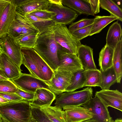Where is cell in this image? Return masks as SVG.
Returning a JSON list of instances; mask_svg holds the SVG:
<instances>
[{
	"label": "cell",
	"mask_w": 122,
	"mask_h": 122,
	"mask_svg": "<svg viewBox=\"0 0 122 122\" xmlns=\"http://www.w3.org/2000/svg\"><path fill=\"white\" fill-rule=\"evenodd\" d=\"M51 122H66L63 115L62 110L51 105L40 107Z\"/></svg>",
	"instance_id": "4316f807"
},
{
	"label": "cell",
	"mask_w": 122,
	"mask_h": 122,
	"mask_svg": "<svg viewBox=\"0 0 122 122\" xmlns=\"http://www.w3.org/2000/svg\"><path fill=\"white\" fill-rule=\"evenodd\" d=\"M62 114L66 122H82L93 117L92 114L87 109L81 106L62 110Z\"/></svg>",
	"instance_id": "9a60e30c"
},
{
	"label": "cell",
	"mask_w": 122,
	"mask_h": 122,
	"mask_svg": "<svg viewBox=\"0 0 122 122\" xmlns=\"http://www.w3.org/2000/svg\"><path fill=\"white\" fill-rule=\"evenodd\" d=\"M48 10L56 14L52 20L55 24H61L66 25L71 24L79 15L74 10L63 6L62 4H56L50 2Z\"/></svg>",
	"instance_id": "9c48e42d"
},
{
	"label": "cell",
	"mask_w": 122,
	"mask_h": 122,
	"mask_svg": "<svg viewBox=\"0 0 122 122\" xmlns=\"http://www.w3.org/2000/svg\"><path fill=\"white\" fill-rule=\"evenodd\" d=\"M3 53L19 67L22 64L21 47L8 34L0 38Z\"/></svg>",
	"instance_id": "30bf717a"
},
{
	"label": "cell",
	"mask_w": 122,
	"mask_h": 122,
	"mask_svg": "<svg viewBox=\"0 0 122 122\" xmlns=\"http://www.w3.org/2000/svg\"><path fill=\"white\" fill-rule=\"evenodd\" d=\"M122 38L114 49L112 64L117 79V82L120 83L122 76Z\"/></svg>",
	"instance_id": "7402d4cb"
},
{
	"label": "cell",
	"mask_w": 122,
	"mask_h": 122,
	"mask_svg": "<svg viewBox=\"0 0 122 122\" xmlns=\"http://www.w3.org/2000/svg\"><path fill=\"white\" fill-rule=\"evenodd\" d=\"M16 18L19 21L22 28L21 35L20 36L39 34L38 30L25 16L22 15L16 12Z\"/></svg>",
	"instance_id": "f1b7e54d"
},
{
	"label": "cell",
	"mask_w": 122,
	"mask_h": 122,
	"mask_svg": "<svg viewBox=\"0 0 122 122\" xmlns=\"http://www.w3.org/2000/svg\"><path fill=\"white\" fill-rule=\"evenodd\" d=\"M30 122H37L32 117Z\"/></svg>",
	"instance_id": "681fc988"
},
{
	"label": "cell",
	"mask_w": 122,
	"mask_h": 122,
	"mask_svg": "<svg viewBox=\"0 0 122 122\" xmlns=\"http://www.w3.org/2000/svg\"><path fill=\"white\" fill-rule=\"evenodd\" d=\"M1 118V117L0 116V119Z\"/></svg>",
	"instance_id": "f5cc1de1"
},
{
	"label": "cell",
	"mask_w": 122,
	"mask_h": 122,
	"mask_svg": "<svg viewBox=\"0 0 122 122\" xmlns=\"http://www.w3.org/2000/svg\"><path fill=\"white\" fill-rule=\"evenodd\" d=\"M100 7L108 11L111 16L122 21V10L112 0H99Z\"/></svg>",
	"instance_id": "83f0119b"
},
{
	"label": "cell",
	"mask_w": 122,
	"mask_h": 122,
	"mask_svg": "<svg viewBox=\"0 0 122 122\" xmlns=\"http://www.w3.org/2000/svg\"><path fill=\"white\" fill-rule=\"evenodd\" d=\"M0 96L6 99L9 102L18 101L24 99L16 93L0 92Z\"/></svg>",
	"instance_id": "8d00e7d4"
},
{
	"label": "cell",
	"mask_w": 122,
	"mask_h": 122,
	"mask_svg": "<svg viewBox=\"0 0 122 122\" xmlns=\"http://www.w3.org/2000/svg\"><path fill=\"white\" fill-rule=\"evenodd\" d=\"M57 55L59 64L57 70L74 72L83 70L77 55L71 53L60 45L58 50Z\"/></svg>",
	"instance_id": "ba28073f"
},
{
	"label": "cell",
	"mask_w": 122,
	"mask_h": 122,
	"mask_svg": "<svg viewBox=\"0 0 122 122\" xmlns=\"http://www.w3.org/2000/svg\"><path fill=\"white\" fill-rule=\"evenodd\" d=\"M18 91L15 93L24 99L32 102L34 98L35 93L25 91L18 87Z\"/></svg>",
	"instance_id": "74e56055"
},
{
	"label": "cell",
	"mask_w": 122,
	"mask_h": 122,
	"mask_svg": "<svg viewBox=\"0 0 122 122\" xmlns=\"http://www.w3.org/2000/svg\"><path fill=\"white\" fill-rule=\"evenodd\" d=\"M0 122H8L6 121L3 119V118H1L0 120Z\"/></svg>",
	"instance_id": "7dc6e473"
},
{
	"label": "cell",
	"mask_w": 122,
	"mask_h": 122,
	"mask_svg": "<svg viewBox=\"0 0 122 122\" xmlns=\"http://www.w3.org/2000/svg\"><path fill=\"white\" fill-rule=\"evenodd\" d=\"M89 35L91 36L100 32L106 26L112 21L117 20V18L110 16H96L94 18Z\"/></svg>",
	"instance_id": "cb8c5ba5"
},
{
	"label": "cell",
	"mask_w": 122,
	"mask_h": 122,
	"mask_svg": "<svg viewBox=\"0 0 122 122\" xmlns=\"http://www.w3.org/2000/svg\"><path fill=\"white\" fill-rule=\"evenodd\" d=\"M28 13L31 15L39 18L51 20L56 15L55 12L48 10H34Z\"/></svg>",
	"instance_id": "e575fe53"
},
{
	"label": "cell",
	"mask_w": 122,
	"mask_h": 122,
	"mask_svg": "<svg viewBox=\"0 0 122 122\" xmlns=\"http://www.w3.org/2000/svg\"><path fill=\"white\" fill-rule=\"evenodd\" d=\"M8 79L0 75V80Z\"/></svg>",
	"instance_id": "bcb514c9"
},
{
	"label": "cell",
	"mask_w": 122,
	"mask_h": 122,
	"mask_svg": "<svg viewBox=\"0 0 122 122\" xmlns=\"http://www.w3.org/2000/svg\"><path fill=\"white\" fill-rule=\"evenodd\" d=\"M114 49L106 44L100 52L99 66L101 71H104L112 66Z\"/></svg>",
	"instance_id": "44dd1931"
},
{
	"label": "cell",
	"mask_w": 122,
	"mask_h": 122,
	"mask_svg": "<svg viewBox=\"0 0 122 122\" xmlns=\"http://www.w3.org/2000/svg\"><path fill=\"white\" fill-rule=\"evenodd\" d=\"M16 16V4L15 0H10L0 17V38L8 34Z\"/></svg>",
	"instance_id": "7c38bea8"
},
{
	"label": "cell",
	"mask_w": 122,
	"mask_h": 122,
	"mask_svg": "<svg viewBox=\"0 0 122 122\" xmlns=\"http://www.w3.org/2000/svg\"><path fill=\"white\" fill-rule=\"evenodd\" d=\"M101 72V81L100 86L102 90H109L112 85L117 82L116 75L113 66L103 72Z\"/></svg>",
	"instance_id": "484cf974"
},
{
	"label": "cell",
	"mask_w": 122,
	"mask_h": 122,
	"mask_svg": "<svg viewBox=\"0 0 122 122\" xmlns=\"http://www.w3.org/2000/svg\"><path fill=\"white\" fill-rule=\"evenodd\" d=\"M0 47H1V42L0 40Z\"/></svg>",
	"instance_id": "816d5d0a"
},
{
	"label": "cell",
	"mask_w": 122,
	"mask_h": 122,
	"mask_svg": "<svg viewBox=\"0 0 122 122\" xmlns=\"http://www.w3.org/2000/svg\"><path fill=\"white\" fill-rule=\"evenodd\" d=\"M22 64L30 74L45 81L51 80L54 72L33 48L21 47Z\"/></svg>",
	"instance_id": "7a4b0ae2"
},
{
	"label": "cell",
	"mask_w": 122,
	"mask_h": 122,
	"mask_svg": "<svg viewBox=\"0 0 122 122\" xmlns=\"http://www.w3.org/2000/svg\"><path fill=\"white\" fill-rule=\"evenodd\" d=\"M92 113L90 119L94 122H113L107 107L96 96L92 98L82 106Z\"/></svg>",
	"instance_id": "52a82bcc"
},
{
	"label": "cell",
	"mask_w": 122,
	"mask_h": 122,
	"mask_svg": "<svg viewBox=\"0 0 122 122\" xmlns=\"http://www.w3.org/2000/svg\"><path fill=\"white\" fill-rule=\"evenodd\" d=\"M0 116L8 122H30L32 117L30 102L23 99L0 105Z\"/></svg>",
	"instance_id": "3957f363"
},
{
	"label": "cell",
	"mask_w": 122,
	"mask_h": 122,
	"mask_svg": "<svg viewBox=\"0 0 122 122\" xmlns=\"http://www.w3.org/2000/svg\"><path fill=\"white\" fill-rule=\"evenodd\" d=\"M86 80L85 70H81L74 72L71 81L64 92L74 91L82 88Z\"/></svg>",
	"instance_id": "603a6c76"
},
{
	"label": "cell",
	"mask_w": 122,
	"mask_h": 122,
	"mask_svg": "<svg viewBox=\"0 0 122 122\" xmlns=\"http://www.w3.org/2000/svg\"><path fill=\"white\" fill-rule=\"evenodd\" d=\"M122 38L120 24L117 21L109 27L106 38V45L113 49Z\"/></svg>",
	"instance_id": "ffe728a7"
},
{
	"label": "cell",
	"mask_w": 122,
	"mask_h": 122,
	"mask_svg": "<svg viewBox=\"0 0 122 122\" xmlns=\"http://www.w3.org/2000/svg\"><path fill=\"white\" fill-rule=\"evenodd\" d=\"M86 81L83 87L99 86L101 81V74L99 70H85Z\"/></svg>",
	"instance_id": "f546056e"
},
{
	"label": "cell",
	"mask_w": 122,
	"mask_h": 122,
	"mask_svg": "<svg viewBox=\"0 0 122 122\" xmlns=\"http://www.w3.org/2000/svg\"><path fill=\"white\" fill-rule=\"evenodd\" d=\"M92 25V24L78 29L71 33L80 41L89 36Z\"/></svg>",
	"instance_id": "d590c367"
},
{
	"label": "cell",
	"mask_w": 122,
	"mask_h": 122,
	"mask_svg": "<svg viewBox=\"0 0 122 122\" xmlns=\"http://www.w3.org/2000/svg\"><path fill=\"white\" fill-rule=\"evenodd\" d=\"M38 34L20 36L15 39L21 47L33 48L35 45Z\"/></svg>",
	"instance_id": "4dcf8cb0"
},
{
	"label": "cell",
	"mask_w": 122,
	"mask_h": 122,
	"mask_svg": "<svg viewBox=\"0 0 122 122\" xmlns=\"http://www.w3.org/2000/svg\"><path fill=\"white\" fill-rule=\"evenodd\" d=\"M52 26L48 31L38 34L33 48L54 72L59 64L57 51L60 45L54 39Z\"/></svg>",
	"instance_id": "6da1fadb"
},
{
	"label": "cell",
	"mask_w": 122,
	"mask_h": 122,
	"mask_svg": "<svg viewBox=\"0 0 122 122\" xmlns=\"http://www.w3.org/2000/svg\"><path fill=\"white\" fill-rule=\"evenodd\" d=\"M11 80L18 87L26 92L35 93L37 89L44 88L50 90L56 96L60 95L53 89L47 81L30 74L22 73L19 77Z\"/></svg>",
	"instance_id": "8992f818"
},
{
	"label": "cell",
	"mask_w": 122,
	"mask_h": 122,
	"mask_svg": "<svg viewBox=\"0 0 122 122\" xmlns=\"http://www.w3.org/2000/svg\"><path fill=\"white\" fill-rule=\"evenodd\" d=\"M95 96L106 107L110 106L122 112V93L118 90H102L96 92Z\"/></svg>",
	"instance_id": "8fae6325"
},
{
	"label": "cell",
	"mask_w": 122,
	"mask_h": 122,
	"mask_svg": "<svg viewBox=\"0 0 122 122\" xmlns=\"http://www.w3.org/2000/svg\"><path fill=\"white\" fill-rule=\"evenodd\" d=\"M62 4L74 10L79 15H95L86 0H62Z\"/></svg>",
	"instance_id": "ac0fdd59"
},
{
	"label": "cell",
	"mask_w": 122,
	"mask_h": 122,
	"mask_svg": "<svg viewBox=\"0 0 122 122\" xmlns=\"http://www.w3.org/2000/svg\"><path fill=\"white\" fill-rule=\"evenodd\" d=\"M89 4L92 11L95 15L100 12L99 0H86Z\"/></svg>",
	"instance_id": "f35d334b"
},
{
	"label": "cell",
	"mask_w": 122,
	"mask_h": 122,
	"mask_svg": "<svg viewBox=\"0 0 122 122\" xmlns=\"http://www.w3.org/2000/svg\"><path fill=\"white\" fill-rule=\"evenodd\" d=\"M94 19L84 18L77 21L73 22L69 25L68 29L71 32L78 29L93 24Z\"/></svg>",
	"instance_id": "836d02e7"
},
{
	"label": "cell",
	"mask_w": 122,
	"mask_h": 122,
	"mask_svg": "<svg viewBox=\"0 0 122 122\" xmlns=\"http://www.w3.org/2000/svg\"><path fill=\"white\" fill-rule=\"evenodd\" d=\"M10 0H0V17L5 7Z\"/></svg>",
	"instance_id": "ab89813d"
},
{
	"label": "cell",
	"mask_w": 122,
	"mask_h": 122,
	"mask_svg": "<svg viewBox=\"0 0 122 122\" xmlns=\"http://www.w3.org/2000/svg\"><path fill=\"white\" fill-rule=\"evenodd\" d=\"M74 72L62 70H57L54 72V76L51 79L47 81L55 91L60 95L64 92L69 85Z\"/></svg>",
	"instance_id": "4fadbf2b"
},
{
	"label": "cell",
	"mask_w": 122,
	"mask_h": 122,
	"mask_svg": "<svg viewBox=\"0 0 122 122\" xmlns=\"http://www.w3.org/2000/svg\"><path fill=\"white\" fill-rule=\"evenodd\" d=\"M50 3L56 4H62V0H49Z\"/></svg>",
	"instance_id": "7bdbcfd3"
},
{
	"label": "cell",
	"mask_w": 122,
	"mask_h": 122,
	"mask_svg": "<svg viewBox=\"0 0 122 122\" xmlns=\"http://www.w3.org/2000/svg\"><path fill=\"white\" fill-rule=\"evenodd\" d=\"M1 55L3 71L7 78L11 80L20 76L22 73L20 68L5 54L3 53Z\"/></svg>",
	"instance_id": "d6986e66"
},
{
	"label": "cell",
	"mask_w": 122,
	"mask_h": 122,
	"mask_svg": "<svg viewBox=\"0 0 122 122\" xmlns=\"http://www.w3.org/2000/svg\"><path fill=\"white\" fill-rule=\"evenodd\" d=\"M113 1L118 6L122 9V0H113Z\"/></svg>",
	"instance_id": "b9f144b4"
},
{
	"label": "cell",
	"mask_w": 122,
	"mask_h": 122,
	"mask_svg": "<svg viewBox=\"0 0 122 122\" xmlns=\"http://www.w3.org/2000/svg\"><path fill=\"white\" fill-rule=\"evenodd\" d=\"M2 48L1 47H0V54H2Z\"/></svg>",
	"instance_id": "f907efd6"
},
{
	"label": "cell",
	"mask_w": 122,
	"mask_h": 122,
	"mask_svg": "<svg viewBox=\"0 0 122 122\" xmlns=\"http://www.w3.org/2000/svg\"><path fill=\"white\" fill-rule=\"evenodd\" d=\"M52 29L56 41L71 53L77 55V49L81 43L69 31L66 25L55 24L52 26Z\"/></svg>",
	"instance_id": "5b68a950"
},
{
	"label": "cell",
	"mask_w": 122,
	"mask_h": 122,
	"mask_svg": "<svg viewBox=\"0 0 122 122\" xmlns=\"http://www.w3.org/2000/svg\"><path fill=\"white\" fill-rule=\"evenodd\" d=\"M113 122H122V119L121 118H117Z\"/></svg>",
	"instance_id": "f6af8a7d"
},
{
	"label": "cell",
	"mask_w": 122,
	"mask_h": 122,
	"mask_svg": "<svg viewBox=\"0 0 122 122\" xmlns=\"http://www.w3.org/2000/svg\"><path fill=\"white\" fill-rule=\"evenodd\" d=\"M30 105L32 117L37 122H51L40 107Z\"/></svg>",
	"instance_id": "d6a6232c"
},
{
	"label": "cell",
	"mask_w": 122,
	"mask_h": 122,
	"mask_svg": "<svg viewBox=\"0 0 122 122\" xmlns=\"http://www.w3.org/2000/svg\"><path fill=\"white\" fill-rule=\"evenodd\" d=\"M18 89V87L11 80H0V92L15 93Z\"/></svg>",
	"instance_id": "1f68e13d"
},
{
	"label": "cell",
	"mask_w": 122,
	"mask_h": 122,
	"mask_svg": "<svg viewBox=\"0 0 122 122\" xmlns=\"http://www.w3.org/2000/svg\"><path fill=\"white\" fill-rule=\"evenodd\" d=\"M25 16L38 30V34L48 31L55 24L51 20L39 18L28 13L26 14Z\"/></svg>",
	"instance_id": "d4e9b609"
},
{
	"label": "cell",
	"mask_w": 122,
	"mask_h": 122,
	"mask_svg": "<svg viewBox=\"0 0 122 122\" xmlns=\"http://www.w3.org/2000/svg\"><path fill=\"white\" fill-rule=\"evenodd\" d=\"M8 102V101L0 96V105Z\"/></svg>",
	"instance_id": "ee69618b"
},
{
	"label": "cell",
	"mask_w": 122,
	"mask_h": 122,
	"mask_svg": "<svg viewBox=\"0 0 122 122\" xmlns=\"http://www.w3.org/2000/svg\"><path fill=\"white\" fill-rule=\"evenodd\" d=\"M82 122H94L90 119L86 120Z\"/></svg>",
	"instance_id": "c3c4849f"
},
{
	"label": "cell",
	"mask_w": 122,
	"mask_h": 122,
	"mask_svg": "<svg viewBox=\"0 0 122 122\" xmlns=\"http://www.w3.org/2000/svg\"><path fill=\"white\" fill-rule=\"evenodd\" d=\"M56 96L54 93L48 89H38L35 93L34 100L30 102V105L39 107L50 106Z\"/></svg>",
	"instance_id": "e0dca14e"
},
{
	"label": "cell",
	"mask_w": 122,
	"mask_h": 122,
	"mask_svg": "<svg viewBox=\"0 0 122 122\" xmlns=\"http://www.w3.org/2000/svg\"><path fill=\"white\" fill-rule=\"evenodd\" d=\"M2 60L1 54H0V75L7 78L3 71Z\"/></svg>",
	"instance_id": "60d3db41"
},
{
	"label": "cell",
	"mask_w": 122,
	"mask_h": 122,
	"mask_svg": "<svg viewBox=\"0 0 122 122\" xmlns=\"http://www.w3.org/2000/svg\"><path fill=\"white\" fill-rule=\"evenodd\" d=\"M77 55L84 70L97 69L93 56V49L90 46L81 44L78 48Z\"/></svg>",
	"instance_id": "2e32d148"
},
{
	"label": "cell",
	"mask_w": 122,
	"mask_h": 122,
	"mask_svg": "<svg viewBox=\"0 0 122 122\" xmlns=\"http://www.w3.org/2000/svg\"><path fill=\"white\" fill-rule=\"evenodd\" d=\"M16 12L23 16L34 10H48L49 0H15Z\"/></svg>",
	"instance_id": "5bb4252c"
},
{
	"label": "cell",
	"mask_w": 122,
	"mask_h": 122,
	"mask_svg": "<svg viewBox=\"0 0 122 122\" xmlns=\"http://www.w3.org/2000/svg\"><path fill=\"white\" fill-rule=\"evenodd\" d=\"M92 96L91 87L79 91L66 92L56 96L55 105L64 110L82 106L92 98Z\"/></svg>",
	"instance_id": "277c9868"
}]
</instances>
